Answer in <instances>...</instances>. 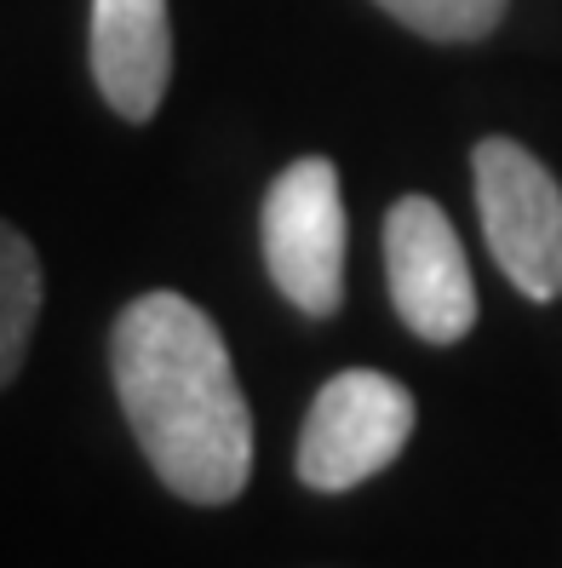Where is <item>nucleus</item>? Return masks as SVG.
Instances as JSON below:
<instances>
[{
	"instance_id": "20e7f679",
	"label": "nucleus",
	"mask_w": 562,
	"mask_h": 568,
	"mask_svg": "<svg viewBox=\"0 0 562 568\" xmlns=\"http://www.w3.org/2000/svg\"><path fill=\"white\" fill-rule=\"evenodd\" d=\"M419 403L402 379L379 367H345L334 374L305 414L299 430V483L316 494H345L379 477L413 437Z\"/></svg>"
},
{
	"instance_id": "0eeeda50",
	"label": "nucleus",
	"mask_w": 562,
	"mask_h": 568,
	"mask_svg": "<svg viewBox=\"0 0 562 568\" xmlns=\"http://www.w3.org/2000/svg\"><path fill=\"white\" fill-rule=\"evenodd\" d=\"M41 298H47V276H41L35 247H29L23 230H12L0 219V385H12L23 356H29V339H35V322H41Z\"/></svg>"
},
{
	"instance_id": "423d86ee",
	"label": "nucleus",
	"mask_w": 562,
	"mask_h": 568,
	"mask_svg": "<svg viewBox=\"0 0 562 568\" xmlns=\"http://www.w3.org/2000/svg\"><path fill=\"white\" fill-rule=\"evenodd\" d=\"M92 81L121 121H155L173 81L167 0H92Z\"/></svg>"
},
{
	"instance_id": "f257e3e1",
	"label": "nucleus",
	"mask_w": 562,
	"mask_h": 568,
	"mask_svg": "<svg viewBox=\"0 0 562 568\" xmlns=\"http://www.w3.org/2000/svg\"><path fill=\"white\" fill-rule=\"evenodd\" d=\"M110 379L150 471L190 506H229L253 483V408L218 322L195 298L139 293L110 327Z\"/></svg>"
},
{
	"instance_id": "6e6552de",
	"label": "nucleus",
	"mask_w": 562,
	"mask_h": 568,
	"mask_svg": "<svg viewBox=\"0 0 562 568\" xmlns=\"http://www.w3.org/2000/svg\"><path fill=\"white\" fill-rule=\"evenodd\" d=\"M374 7L437 47H471L500 29L511 0H374Z\"/></svg>"
},
{
	"instance_id": "7ed1b4c3",
	"label": "nucleus",
	"mask_w": 562,
	"mask_h": 568,
	"mask_svg": "<svg viewBox=\"0 0 562 568\" xmlns=\"http://www.w3.org/2000/svg\"><path fill=\"white\" fill-rule=\"evenodd\" d=\"M471 184L500 276L534 305L562 298V184L551 166L528 144L493 132L471 150Z\"/></svg>"
},
{
	"instance_id": "f03ea898",
	"label": "nucleus",
	"mask_w": 562,
	"mask_h": 568,
	"mask_svg": "<svg viewBox=\"0 0 562 568\" xmlns=\"http://www.w3.org/2000/svg\"><path fill=\"white\" fill-rule=\"evenodd\" d=\"M270 282L299 316L327 322L345 305V190L327 155H299L270 179L258 213Z\"/></svg>"
},
{
	"instance_id": "39448f33",
	"label": "nucleus",
	"mask_w": 562,
	"mask_h": 568,
	"mask_svg": "<svg viewBox=\"0 0 562 568\" xmlns=\"http://www.w3.org/2000/svg\"><path fill=\"white\" fill-rule=\"evenodd\" d=\"M385 282L402 327L425 345H459L477 327L471 258L431 195H402L385 213Z\"/></svg>"
}]
</instances>
